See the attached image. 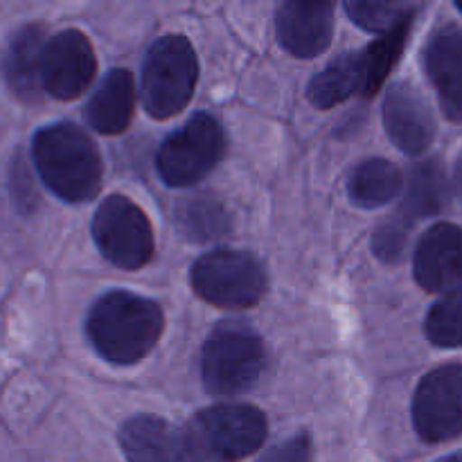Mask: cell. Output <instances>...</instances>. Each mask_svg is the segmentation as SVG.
Wrapping results in <instances>:
<instances>
[{
	"mask_svg": "<svg viewBox=\"0 0 462 462\" xmlns=\"http://www.w3.org/2000/svg\"><path fill=\"white\" fill-rule=\"evenodd\" d=\"M32 156L43 183L63 201H88L102 188V158L79 126L59 122L41 129Z\"/></svg>",
	"mask_w": 462,
	"mask_h": 462,
	"instance_id": "6da1fadb",
	"label": "cell"
},
{
	"mask_svg": "<svg viewBox=\"0 0 462 462\" xmlns=\"http://www.w3.org/2000/svg\"><path fill=\"white\" fill-rule=\"evenodd\" d=\"M162 311L135 293H106L90 310L88 337L95 350L113 364H135L152 352L162 334Z\"/></svg>",
	"mask_w": 462,
	"mask_h": 462,
	"instance_id": "7a4b0ae2",
	"label": "cell"
},
{
	"mask_svg": "<svg viewBox=\"0 0 462 462\" xmlns=\"http://www.w3.org/2000/svg\"><path fill=\"white\" fill-rule=\"evenodd\" d=\"M199 79V61L183 34H167L149 50L143 68V104L156 120L185 108Z\"/></svg>",
	"mask_w": 462,
	"mask_h": 462,
	"instance_id": "3957f363",
	"label": "cell"
},
{
	"mask_svg": "<svg viewBox=\"0 0 462 462\" xmlns=\"http://www.w3.org/2000/svg\"><path fill=\"white\" fill-rule=\"evenodd\" d=\"M264 361V343L251 328L224 323L203 346V383L215 395H237L260 379Z\"/></svg>",
	"mask_w": 462,
	"mask_h": 462,
	"instance_id": "277c9868",
	"label": "cell"
},
{
	"mask_svg": "<svg viewBox=\"0 0 462 462\" xmlns=\"http://www.w3.org/2000/svg\"><path fill=\"white\" fill-rule=\"evenodd\" d=\"M203 460L239 462L262 447L266 418L246 404H221L206 409L188 429Z\"/></svg>",
	"mask_w": 462,
	"mask_h": 462,
	"instance_id": "5b68a950",
	"label": "cell"
},
{
	"mask_svg": "<svg viewBox=\"0 0 462 462\" xmlns=\"http://www.w3.org/2000/svg\"><path fill=\"white\" fill-rule=\"evenodd\" d=\"M192 287L199 298L226 310H244L260 302L266 291V273L248 253H208L192 266Z\"/></svg>",
	"mask_w": 462,
	"mask_h": 462,
	"instance_id": "8992f818",
	"label": "cell"
},
{
	"mask_svg": "<svg viewBox=\"0 0 462 462\" xmlns=\"http://www.w3.org/2000/svg\"><path fill=\"white\" fill-rule=\"evenodd\" d=\"M226 152V135L219 122L199 113L161 147L158 171L171 188H185L210 174Z\"/></svg>",
	"mask_w": 462,
	"mask_h": 462,
	"instance_id": "52a82bcc",
	"label": "cell"
},
{
	"mask_svg": "<svg viewBox=\"0 0 462 462\" xmlns=\"http://www.w3.org/2000/svg\"><path fill=\"white\" fill-rule=\"evenodd\" d=\"M93 237L102 255L120 269H140L153 255V233L147 215L122 194H113L97 208Z\"/></svg>",
	"mask_w": 462,
	"mask_h": 462,
	"instance_id": "ba28073f",
	"label": "cell"
},
{
	"mask_svg": "<svg viewBox=\"0 0 462 462\" xmlns=\"http://www.w3.org/2000/svg\"><path fill=\"white\" fill-rule=\"evenodd\" d=\"M413 422L427 442H447L462 433V365L433 370L413 397Z\"/></svg>",
	"mask_w": 462,
	"mask_h": 462,
	"instance_id": "9c48e42d",
	"label": "cell"
},
{
	"mask_svg": "<svg viewBox=\"0 0 462 462\" xmlns=\"http://www.w3.org/2000/svg\"><path fill=\"white\" fill-rule=\"evenodd\" d=\"M97 61L88 36L63 30L48 41L43 57V90L54 99H75L93 81Z\"/></svg>",
	"mask_w": 462,
	"mask_h": 462,
	"instance_id": "30bf717a",
	"label": "cell"
},
{
	"mask_svg": "<svg viewBox=\"0 0 462 462\" xmlns=\"http://www.w3.org/2000/svg\"><path fill=\"white\" fill-rule=\"evenodd\" d=\"M120 445L129 462H206L188 431L152 415L129 420Z\"/></svg>",
	"mask_w": 462,
	"mask_h": 462,
	"instance_id": "8fae6325",
	"label": "cell"
},
{
	"mask_svg": "<svg viewBox=\"0 0 462 462\" xmlns=\"http://www.w3.org/2000/svg\"><path fill=\"white\" fill-rule=\"evenodd\" d=\"M415 278L427 291H449L462 284V228L438 224L424 233L415 251Z\"/></svg>",
	"mask_w": 462,
	"mask_h": 462,
	"instance_id": "7c38bea8",
	"label": "cell"
},
{
	"mask_svg": "<svg viewBox=\"0 0 462 462\" xmlns=\"http://www.w3.org/2000/svg\"><path fill=\"white\" fill-rule=\"evenodd\" d=\"M424 66L445 116L462 122V27L442 25L433 32L424 50Z\"/></svg>",
	"mask_w": 462,
	"mask_h": 462,
	"instance_id": "4fadbf2b",
	"label": "cell"
},
{
	"mask_svg": "<svg viewBox=\"0 0 462 462\" xmlns=\"http://www.w3.org/2000/svg\"><path fill=\"white\" fill-rule=\"evenodd\" d=\"M383 125L393 143L409 156L422 153L436 138L431 108L409 84H397L391 88L383 102Z\"/></svg>",
	"mask_w": 462,
	"mask_h": 462,
	"instance_id": "5bb4252c",
	"label": "cell"
},
{
	"mask_svg": "<svg viewBox=\"0 0 462 462\" xmlns=\"http://www.w3.org/2000/svg\"><path fill=\"white\" fill-rule=\"evenodd\" d=\"M280 43L296 57H316L332 41L334 5L289 0L278 9Z\"/></svg>",
	"mask_w": 462,
	"mask_h": 462,
	"instance_id": "9a60e30c",
	"label": "cell"
},
{
	"mask_svg": "<svg viewBox=\"0 0 462 462\" xmlns=\"http://www.w3.org/2000/svg\"><path fill=\"white\" fill-rule=\"evenodd\" d=\"M45 45L43 27L27 25L14 36L5 54V79L23 102H39L43 95Z\"/></svg>",
	"mask_w": 462,
	"mask_h": 462,
	"instance_id": "2e32d148",
	"label": "cell"
},
{
	"mask_svg": "<svg viewBox=\"0 0 462 462\" xmlns=\"http://www.w3.org/2000/svg\"><path fill=\"white\" fill-rule=\"evenodd\" d=\"M135 88L134 77L125 68H116L106 75L86 106V120L99 134H120L129 126L134 116Z\"/></svg>",
	"mask_w": 462,
	"mask_h": 462,
	"instance_id": "e0dca14e",
	"label": "cell"
},
{
	"mask_svg": "<svg viewBox=\"0 0 462 462\" xmlns=\"http://www.w3.org/2000/svg\"><path fill=\"white\" fill-rule=\"evenodd\" d=\"M447 199H449V185H447L445 170L438 161L422 162L415 167L406 183L404 203L397 219L411 226L413 221L431 217L445 208Z\"/></svg>",
	"mask_w": 462,
	"mask_h": 462,
	"instance_id": "ac0fdd59",
	"label": "cell"
},
{
	"mask_svg": "<svg viewBox=\"0 0 462 462\" xmlns=\"http://www.w3.org/2000/svg\"><path fill=\"white\" fill-rule=\"evenodd\" d=\"M364 81L361 52H352L332 61L319 77H314L307 95L319 108H332L346 102L350 95L364 93Z\"/></svg>",
	"mask_w": 462,
	"mask_h": 462,
	"instance_id": "d6986e66",
	"label": "cell"
},
{
	"mask_svg": "<svg viewBox=\"0 0 462 462\" xmlns=\"http://www.w3.org/2000/svg\"><path fill=\"white\" fill-rule=\"evenodd\" d=\"M402 188V174L393 162L383 158L365 161L352 171L350 199L361 208H379L391 203Z\"/></svg>",
	"mask_w": 462,
	"mask_h": 462,
	"instance_id": "ffe728a7",
	"label": "cell"
},
{
	"mask_svg": "<svg viewBox=\"0 0 462 462\" xmlns=\"http://www.w3.org/2000/svg\"><path fill=\"white\" fill-rule=\"evenodd\" d=\"M180 230L194 242H210L228 233L230 221L219 201L210 197H194L176 210Z\"/></svg>",
	"mask_w": 462,
	"mask_h": 462,
	"instance_id": "44dd1931",
	"label": "cell"
},
{
	"mask_svg": "<svg viewBox=\"0 0 462 462\" xmlns=\"http://www.w3.org/2000/svg\"><path fill=\"white\" fill-rule=\"evenodd\" d=\"M411 23L409 25L400 27V30L391 32V34L383 36L382 41L370 45L368 50L361 52V61H364V95H374L382 88L383 79L388 77V72L393 70V66L400 59L402 50H404L406 36H409Z\"/></svg>",
	"mask_w": 462,
	"mask_h": 462,
	"instance_id": "7402d4cb",
	"label": "cell"
},
{
	"mask_svg": "<svg viewBox=\"0 0 462 462\" xmlns=\"http://www.w3.org/2000/svg\"><path fill=\"white\" fill-rule=\"evenodd\" d=\"M347 14L356 25L370 32H391L413 23L415 5L411 3H364V0H350L346 3Z\"/></svg>",
	"mask_w": 462,
	"mask_h": 462,
	"instance_id": "603a6c76",
	"label": "cell"
},
{
	"mask_svg": "<svg viewBox=\"0 0 462 462\" xmlns=\"http://www.w3.org/2000/svg\"><path fill=\"white\" fill-rule=\"evenodd\" d=\"M427 337L440 347H462V287L433 307L427 319Z\"/></svg>",
	"mask_w": 462,
	"mask_h": 462,
	"instance_id": "cb8c5ba5",
	"label": "cell"
},
{
	"mask_svg": "<svg viewBox=\"0 0 462 462\" xmlns=\"http://www.w3.org/2000/svg\"><path fill=\"white\" fill-rule=\"evenodd\" d=\"M409 228L411 226H406L402 219H395L383 226V228H379L374 233V253L386 262L400 260L402 253H404Z\"/></svg>",
	"mask_w": 462,
	"mask_h": 462,
	"instance_id": "d4e9b609",
	"label": "cell"
},
{
	"mask_svg": "<svg viewBox=\"0 0 462 462\" xmlns=\"http://www.w3.org/2000/svg\"><path fill=\"white\" fill-rule=\"evenodd\" d=\"M311 460H314L311 440L310 436L300 433V436L273 447V449H271L260 462H311Z\"/></svg>",
	"mask_w": 462,
	"mask_h": 462,
	"instance_id": "484cf974",
	"label": "cell"
},
{
	"mask_svg": "<svg viewBox=\"0 0 462 462\" xmlns=\"http://www.w3.org/2000/svg\"><path fill=\"white\" fill-rule=\"evenodd\" d=\"M454 185H456V192H458L460 201H462V153L456 161V174H454Z\"/></svg>",
	"mask_w": 462,
	"mask_h": 462,
	"instance_id": "4316f807",
	"label": "cell"
},
{
	"mask_svg": "<svg viewBox=\"0 0 462 462\" xmlns=\"http://www.w3.org/2000/svg\"><path fill=\"white\" fill-rule=\"evenodd\" d=\"M438 462H462V451H460V454L447 456V458H442V460H438Z\"/></svg>",
	"mask_w": 462,
	"mask_h": 462,
	"instance_id": "83f0119b",
	"label": "cell"
},
{
	"mask_svg": "<svg viewBox=\"0 0 462 462\" xmlns=\"http://www.w3.org/2000/svg\"><path fill=\"white\" fill-rule=\"evenodd\" d=\"M458 7H460V12H462V3H458Z\"/></svg>",
	"mask_w": 462,
	"mask_h": 462,
	"instance_id": "f1b7e54d",
	"label": "cell"
}]
</instances>
